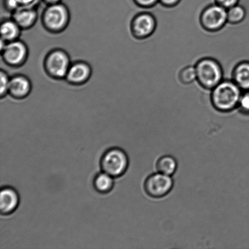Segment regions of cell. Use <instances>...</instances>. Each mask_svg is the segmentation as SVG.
<instances>
[{
	"label": "cell",
	"mask_w": 249,
	"mask_h": 249,
	"mask_svg": "<svg viewBox=\"0 0 249 249\" xmlns=\"http://www.w3.org/2000/svg\"><path fill=\"white\" fill-rule=\"evenodd\" d=\"M92 74L91 67L87 63L77 62L71 65L66 80L72 85H82L89 81Z\"/></svg>",
	"instance_id": "obj_10"
},
{
	"label": "cell",
	"mask_w": 249,
	"mask_h": 249,
	"mask_svg": "<svg viewBox=\"0 0 249 249\" xmlns=\"http://www.w3.org/2000/svg\"><path fill=\"white\" fill-rule=\"evenodd\" d=\"M12 19L22 30H27L35 25L38 19V14L36 10L29 6L20 7L14 12Z\"/></svg>",
	"instance_id": "obj_13"
},
{
	"label": "cell",
	"mask_w": 249,
	"mask_h": 249,
	"mask_svg": "<svg viewBox=\"0 0 249 249\" xmlns=\"http://www.w3.org/2000/svg\"><path fill=\"white\" fill-rule=\"evenodd\" d=\"M69 10L65 4L58 3L48 5L41 16V22L46 30L51 33H62L70 23Z\"/></svg>",
	"instance_id": "obj_2"
},
{
	"label": "cell",
	"mask_w": 249,
	"mask_h": 249,
	"mask_svg": "<svg viewBox=\"0 0 249 249\" xmlns=\"http://www.w3.org/2000/svg\"><path fill=\"white\" fill-rule=\"evenodd\" d=\"M21 30L20 27L13 19H5L1 22L0 28L1 39L6 43L18 40Z\"/></svg>",
	"instance_id": "obj_14"
},
{
	"label": "cell",
	"mask_w": 249,
	"mask_h": 249,
	"mask_svg": "<svg viewBox=\"0 0 249 249\" xmlns=\"http://www.w3.org/2000/svg\"><path fill=\"white\" fill-rule=\"evenodd\" d=\"M174 182L171 176L160 172L149 175L144 182V190L149 196L160 198L172 191Z\"/></svg>",
	"instance_id": "obj_6"
},
{
	"label": "cell",
	"mask_w": 249,
	"mask_h": 249,
	"mask_svg": "<svg viewBox=\"0 0 249 249\" xmlns=\"http://www.w3.org/2000/svg\"><path fill=\"white\" fill-rule=\"evenodd\" d=\"M233 81L243 91H249V62L239 63L233 72Z\"/></svg>",
	"instance_id": "obj_15"
},
{
	"label": "cell",
	"mask_w": 249,
	"mask_h": 249,
	"mask_svg": "<svg viewBox=\"0 0 249 249\" xmlns=\"http://www.w3.org/2000/svg\"><path fill=\"white\" fill-rule=\"evenodd\" d=\"M246 12L245 8L240 4L228 9V22L231 24H238L245 19Z\"/></svg>",
	"instance_id": "obj_18"
},
{
	"label": "cell",
	"mask_w": 249,
	"mask_h": 249,
	"mask_svg": "<svg viewBox=\"0 0 249 249\" xmlns=\"http://www.w3.org/2000/svg\"><path fill=\"white\" fill-rule=\"evenodd\" d=\"M4 62L9 67L18 68L26 63L28 57V49L25 43L18 40L7 43L1 50Z\"/></svg>",
	"instance_id": "obj_7"
},
{
	"label": "cell",
	"mask_w": 249,
	"mask_h": 249,
	"mask_svg": "<svg viewBox=\"0 0 249 249\" xmlns=\"http://www.w3.org/2000/svg\"><path fill=\"white\" fill-rule=\"evenodd\" d=\"M243 92L233 80H223L212 89V104L219 111H232L238 107Z\"/></svg>",
	"instance_id": "obj_1"
},
{
	"label": "cell",
	"mask_w": 249,
	"mask_h": 249,
	"mask_svg": "<svg viewBox=\"0 0 249 249\" xmlns=\"http://www.w3.org/2000/svg\"><path fill=\"white\" fill-rule=\"evenodd\" d=\"M19 197L18 193L13 188L4 187L0 194V212L4 215L13 213L18 206Z\"/></svg>",
	"instance_id": "obj_12"
},
{
	"label": "cell",
	"mask_w": 249,
	"mask_h": 249,
	"mask_svg": "<svg viewBox=\"0 0 249 249\" xmlns=\"http://www.w3.org/2000/svg\"><path fill=\"white\" fill-rule=\"evenodd\" d=\"M100 164L103 172L113 178L120 177L128 169V157L121 148H109L102 156Z\"/></svg>",
	"instance_id": "obj_4"
},
{
	"label": "cell",
	"mask_w": 249,
	"mask_h": 249,
	"mask_svg": "<svg viewBox=\"0 0 249 249\" xmlns=\"http://www.w3.org/2000/svg\"><path fill=\"white\" fill-rule=\"evenodd\" d=\"M93 185L95 190L100 194H108L113 189V178L105 172L99 173L94 178Z\"/></svg>",
	"instance_id": "obj_17"
},
{
	"label": "cell",
	"mask_w": 249,
	"mask_h": 249,
	"mask_svg": "<svg viewBox=\"0 0 249 249\" xmlns=\"http://www.w3.org/2000/svg\"><path fill=\"white\" fill-rule=\"evenodd\" d=\"M228 22V9L218 4L211 5L202 12L201 23L207 31H216Z\"/></svg>",
	"instance_id": "obj_9"
},
{
	"label": "cell",
	"mask_w": 249,
	"mask_h": 249,
	"mask_svg": "<svg viewBox=\"0 0 249 249\" xmlns=\"http://www.w3.org/2000/svg\"><path fill=\"white\" fill-rule=\"evenodd\" d=\"M239 0H216V4L220 5L226 9L238 4Z\"/></svg>",
	"instance_id": "obj_23"
},
{
	"label": "cell",
	"mask_w": 249,
	"mask_h": 249,
	"mask_svg": "<svg viewBox=\"0 0 249 249\" xmlns=\"http://www.w3.org/2000/svg\"><path fill=\"white\" fill-rule=\"evenodd\" d=\"M156 28L155 17L149 12H142L135 15L129 23V31L133 37L143 39L150 36Z\"/></svg>",
	"instance_id": "obj_8"
},
{
	"label": "cell",
	"mask_w": 249,
	"mask_h": 249,
	"mask_svg": "<svg viewBox=\"0 0 249 249\" xmlns=\"http://www.w3.org/2000/svg\"><path fill=\"white\" fill-rule=\"evenodd\" d=\"M197 80L202 87L213 89L224 80L223 69L216 60L211 58H202L195 65Z\"/></svg>",
	"instance_id": "obj_3"
},
{
	"label": "cell",
	"mask_w": 249,
	"mask_h": 249,
	"mask_svg": "<svg viewBox=\"0 0 249 249\" xmlns=\"http://www.w3.org/2000/svg\"><path fill=\"white\" fill-rule=\"evenodd\" d=\"M179 79L183 84H192L197 79L196 68L195 66H187L182 68L179 73Z\"/></svg>",
	"instance_id": "obj_19"
},
{
	"label": "cell",
	"mask_w": 249,
	"mask_h": 249,
	"mask_svg": "<svg viewBox=\"0 0 249 249\" xmlns=\"http://www.w3.org/2000/svg\"><path fill=\"white\" fill-rule=\"evenodd\" d=\"M237 109L243 115L249 116V91L243 92Z\"/></svg>",
	"instance_id": "obj_21"
},
{
	"label": "cell",
	"mask_w": 249,
	"mask_h": 249,
	"mask_svg": "<svg viewBox=\"0 0 249 249\" xmlns=\"http://www.w3.org/2000/svg\"><path fill=\"white\" fill-rule=\"evenodd\" d=\"M177 160L172 156H161L156 162V169L158 172L171 177L177 172Z\"/></svg>",
	"instance_id": "obj_16"
},
{
	"label": "cell",
	"mask_w": 249,
	"mask_h": 249,
	"mask_svg": "<svg viewBox=\"0 0 249 249\" xmlns=\"http://www.w3.org/2000/svg\"><path fill=\"white\" fill-rule=\"evenodd\" d=\"M11 78L6 71L1 70L0 72V97L4 98L8 94L9 87Z\"/></svg>",
	"instance_id": "obj_20"
},
{
	"label": "cell",
	"mask_w": 249,
	"mask_h": 249,
	"mask_svg": "<svg viewBox=\"0 0 249 249\" xmlns=\"http://www.w3.org/2000/svg\"><path fill=\"white\" fill-rule=\"evenodd\" d=\"M61 1H62V0H43V1L48 5L60 3Z\"/></svg>",
	"instance_id": "obj_26"
},
{
	"label": "cell",
	"mask_w": 249,
	"mask_h": 249,
	"mask_svg": "<svg viewBox=\"0 0 249 249\" xmlns=\"http://www.w3.org/2000/svg\"><path fill=\"white\" fill-rule=\"evenodd\" d=\"M71 60L65 51L57 49L49 53L44 60V69L46 74L52 79H65L69 70Z\"/></svg>",
	"instance_id": "obj_5"
},
{
	"label": "cell",
	"mask_w": 249,
	"mask_h": 249,
	"mask_svg": "<svg viewBox=\"0 0 249 249\" xmlns=\"http://www.w3.org/2000/svg\"><path fill=\"white\" fill-rule=\"evenodd\" d=\"M135 4L141 7H150L155 6L160 0H133Z\"/></svg>",
	"instance_id": "obj_22"
},
{
	"label": "cell",
	"mask_w": 249,
	"mask_h": 249,
	"mask_svg": "<svg viewBox=\"0 0 249 249\" xmlns=\"http://www.w3.org/2000/svg\"><path fill=\"white\" fill-rule=\"evenodd\" d=\"M179 1L180 0H160L161 4L168 7L176 6Z\"/></svg>",
	"instance_id": "obj_24"
},
{
	"label": "cell",
	"mask_w": 249,
	"mask_h": 249,
	"mask_svg": "<svg viewBox=\"0 0 249 249\" xmlns=\"http://www.w3.org/2000/svg\"><path fill=\"white\" fill-rule=\"evenodd\" d=\"M32 84L29 78L23 75H17L11 78L8 94L15 99L26 98L30 94Z\"/></svg>",
	"instance_id": "obj_11"
},
{
	"label": "cell",
	"mask_w": 249,
	"mask_h": 249,
	"mask_svg": "<svg viewBox=\"0 0 249 249\" xmlns=\"http://www.w3.org/2000/svg\"><path fill=\"white\" fill-rule=\"evenodd\" d=\"M34 1V0H17L20 7L29 6Z\"/></svg>",
	"instance_id": "obj_25"
}]
</instances>
